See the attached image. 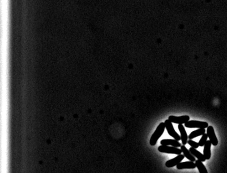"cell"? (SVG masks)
Wrapping results in <instances>:
<instances>
[{
  "instance_id": "1",
  "label": "cell",
  "mask_w": 227,
  "mask_h": 173,
  "mask_svg": "<svg viewBox=\"0 0 227 173\" xmlns=\"http://www.w3.org/2000/svg\"><path fill=\"white\" fill-rule=\"evenodd\" d=\"M165 124L163 122L160 123L156 128V130L151 136L150 141V144L151 146H154L156 145L158 139L162 135L165 129Z\"/></svg>"
},
{
  "instance_id": "2",
  "label": "cell",
  "mask_w": 227,
  "mask_h": 173,
  "mask_svg": "<svg viewBox=\"0 0 227 173\" xmlns=\"http://www.w3.org/2000/svg\"><path fill=\"white\" fill-rule=\"evenodd\" d=\"M158 150L160 152L162 153H168V154H177L180 155L182 153L181 149L173 146H168L166 145H161L158 148Z\"/></svg>"
},
{
  "instance_id": "3",
  "label": "cell",
  "mask_w": 227,
  "mask_h": 173,
  "mask_svg": "<svg viewBox=\"0 0 227 173\" xmlns=\"http://www.w3.org/2000/svg\"><path fill=\"white\" fill-rule=\"evenodd\" d=\"M164 123L168 134L173 138H175V140H177V141H179L181 140V136L179 135L178 134L176 131L174 129L172 122L169 119H166Z\"/></svg>"
},
{
  "instance_id": "4",
  "label": "cell",
  "mask_w": 227,
  "mask_h": 173,
  "mask_svg": "<svg viewBox=\"0 0 227 173\" xmlns=\"http://www.w3.org/2000/svg\"><path fill=\"white\" fill-rule=\"evenodd\" d=\"M185 126L187 128H206L209 127V124L207 122L197 121V120H189L185 123Z\"/></svg>"
},
{
  "instance_id": "5",
  "label": "cell",
  "mask_w": 227,
  "mask_h": 173,
  "mask_svg": "<svg viewBox=\"0 0 227 173\" xmlns=\"http://www.w3.org/2000/svg\"><path fill=\"white\" fill-rule=\"evenodd\" d=\"M190 118L189 116L184 115L182 116L177 117L175 116H170L168 119L172 123L178 124H185L190 120Z\"/></svg>"
},
{
  "instance_id": "6",
  "label": "cell",
  "mask_w": 227,
  "mask_h": 173,
  "mask_svg": "<svg viewBox=\"0 0 227 173\" xmlns=\"http://www.w3.org/2000/svg\"><path fill=\"white\" fill-rule=\"evenodd\" d=\"M207 134L209 138L210 141L213 145L216 146L218 144V141L214 132V129L212 126H209L207 129Z\"/></svg>"
},
{
  "instance_id": "7",
  "label": "cell",
  "mask_w": 227,
  "mask_h": 173,
  "mask_svg": "<svg viewBox=\"0 0 227 173\" xmlns=\"http://www.w3.org/2000/svg\"><path fill=\"white\" fill-rule=\"evenodd\" d=\"M184 157H184V155L180 154L174 159L167 161L166 163V166L169 168L174 167L181 163V162L184 159Z\"/></svg>"
},
{
  "instance_id": "8",
  "label": "cell",
  "mask_w": 227,
  "mask_h": 173,
  "mask_svg": "<svg viewBox=\"0 0 227 173\" xmlns=\"http://www.w3.org/2000/svg\"><path fill=\"white\" fill-rule=\"evenodd\" d=\"M177 167L178 169H194L196 167V165L194 162L190 161L180 163L177 165Z\"/></svg>"
},
{
  "instance_id": "9",
  "label": "cell",
  "mask_w": 227,
  "mask_h": 173,
  "mask_svg": "<svg viewBox=\"0 0 227 173\" xmlns=\"http://www.w3.org/2000/svg\"><path fill=\"white\" fill-rule=\"evenodd\" d=\"M178 127L179 130L180 132L182 144L183 145H185L188 142V136L187 132L182 124H179Z\"/></svg>"
},
{
  "instance_id": "10",
  "label": "cell",
  "mask_w": 227,
  "mask_h": 173,
  "mask_svg": "<svg viewBox=\"0 0 227 173\" xmlns=\"http://www.w3.org/2000/svg\"><path fill=\"white\" fill-rule=\"evenodd\" d=\"M161 144L162 145H171L175 147H180L182 146L181 144L175 139H163L161 141Z\"/></svg>"
},
{
  "instance_id": "11",
  "label": "cell",
  "mask_w": 227,
  "mask_h": 173,
  "mask_svg": "<svg viewBox=\"0 0 227 173\" xmlns=\"http://www.w3.org/2000/svg\"><path fill=\"white\" fill-rule=\"evenodd\" d=\"M212 143L210 140L207 141L204 145V150H203V155L205 156L206 160H209L211 156V147Z\"/></svg>"
},
{
  "instance_id": "12",
  "label": "cell",
  "mask_w": 227,
  "mask_h": 173,
  "mask_svg": "<svg viewBox=\"0 0 227 173\" xmlns=\"http://www.w3.org/2000/svg\"><path fill=\"white\" fill-rule=\"evenodd\" d=\"M181 149L182 152H183L184 157H186L187 159L190 160L191 161L193 162H194L196 160L194 156L191 153L190 150L188 149H187L185 146H181Z\"/></svg>"
},
{
  "instance_id": "13",
  "label": "cell",
  "mask_w": 227,
  "mask_h": 173,
  "mask_svg": "<svg viewBox=\"0 0 227 173\" xmlns=\"http://www.w3.org/2000/svg\"><path fill=\"white\" fill-rule=\"evenodd\" d=\"M189 150L194 156L197 158L198 160L201 161V162H205L206 161V159L204 155L198 150H197L196 149L191 147L189 149Z\"/></svg>"
},
{
  "instance_id": "14",
  "label": "cell",
  "mask_w": 227,
  "mask_h": 173,
  "mask_svg": "<svg viewBox=\"0 0 227 173\" xmlns=\"http://www.w3.org/2000/svg\"><path fill=\"white\" fill-rule=\"evenodd\" d=\"M205 133H206L205 128H199L198 129L192 132L189 134L188 138L191 139V140H192V139L196 138V137L203 135L204 134H205Z\"/></svg>"
},
{
  "instance_id": "15",
  "label": "cell",
  "mask_w": 227,
  "mask_h": 173,
  "mask_svg": "<svg viewBox=\"0 0 227 173\" xmlns=\"http://www.w3.org/2000/svg\"><path fill=\"white\" fill-rule=\"evenodd\" d=\"M195 164L196 167L198 168L199 173H208L206 167H205V165L201 161L199 160H197L195 161Z\"/></svg>"
},
{
  "instance_id": "16",
  "label": "cell",
  "mask_w": 227,
  "mask_h": 173,
  "mask_svg": "<svg viewBox=\"0 0 227 173\" xmlns=\"http://www.w3.org/2000/svg\"><path fill=\"white\" fill-rule=\"evenodd\" d=\"M208 135L207 134H204L203 135H202V137H201V139L199 140V142H198V144H199V146L203 147L205 145V144L207 141V139L208 138Z\"/></svg>"
},
{
  "instance_id": "17",
  "label": "cell",
  "mask_w": 227,
  "mask_h": 173,
  "mask_svg": "<svg viewBox=\"0 0 227 173\" xmlns=\"http://www.w3.org/2000/svg\"><path fill=\"white\" fill-rule=\"evenodd\" d=\"M187 143L190 145V146H192V147L194 148L195 149L198 148V147L199 146V144L197 142H195V141H193L192 140H190L188 141Z\"/></svg>"
}]
</instances>
